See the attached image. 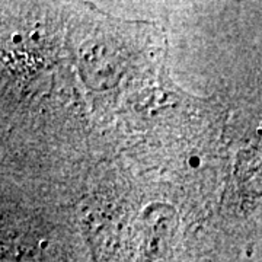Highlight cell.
Wrapping results in <instances>:
<instances>
[{
    "label": "cell",
    "instance_id": "obj_1",
    "mask_svg": "<svg viewBox=\"0 0 262 262\" xmlns=\"http://www.w3.org/2000/svg\"><path fill=\"white\" fill-rule=\"evenodd\" d=\"M188 163H189L191 168H198V166L201 165V160H200V158H196V156H191Z\"/></svg>",
    "mask_w": 262,
    "mask_h": 262
},
{
    "label": "cell",
    "instance_id": "obj_2",
    "mask_svg": "<svg viewBox=\"0 0 262 262\" xmlns=\"http://www.w3.org/2000/svg\"><path fill=\"white\" fill-rule=\"evenodd\" d=\"M20 39H22L20 35H13V41H15V42H20Z\"/></svg>",
    "mask_w": 262,
    "mask_h": 262
}]
</instances>
